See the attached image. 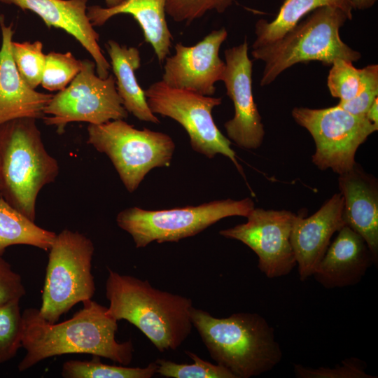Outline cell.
<instances>
[{
    "mask_svg": "<svg viewBox=\"0 0 378 378\" xmlns=\"http://www.w3.org/2000/svg\"><path fill=\"white\" fill-rule=\"evenodd\" d=\"M185 354L193 360L192 363H177L159 358L155 360L158 365L157 373L167 378H235L219 364L204 360L190 351H185Z\"/></svg>",
    "mask_w": 378,
    "mask_h": 378,
    "instance_id": "25",
    "label": "cell"
},
{
    "mask_svg": "<svg viewBox=\"0 0 378 378\" xmlns=\"http://www.w3.org/2000/svg\"><path fill=\"white\" fill-rule=\"evenodd\" d=\"M20 300L0 306V364L14 358L22 347V316Z\"/></svg>",
    "mask_w": 378,
    "mask_h": 378,
    "instance_id": "27",
    "label": "cell"
},
{
    "mask_svg": "<svg viewBox=\"0 0 378 378\" xmlns=\"http://www.w3.org/2000/svg\"><path fill=\"white\" fill-rule=\"evenodd\" d=\"M347 20L341 9L323 6L311 12L279 39L253 48V57L265 63L260 85L271 84L283 71L300 62L318 61L330 66L337 58L358 61L360 53L340 38V29Z\"/></svg>",
    "mask_w": 378,
    "mask_h": 378,
    "instance_id": "5",
    "label": "cell"
},
{
    "mask_svg": "<svg viewBox=\"0 0 378 378\" xmlns=\"http://www.w3.org/2000/svg\"><path fill=\"white\" fill-rule=\"evenodd\" d=\"M81 66L82 61L70 52H50L46 56L41 84L49 91H61L74 80Z\"/></svg>",
    "mask_w": 378,
    "mask_h": 378,
    "instance_id": "28",
    "label": "cell"
},
{
    "mask_svg": "<svg viewBox=\"0 0 378 378\" xmlns=\"http://www.w3.org/2000/svg\"><path fill=\"white\" fill-rule=\"evenodd\" d=\"M108 271L107 314L136 326L160 352L179 348L192 330V300L157 289L148 280Z\"/></svg>",
    "mask_w": 378,
    "mask_h": 378,
    "instance_id": "2",
    "label": "cell"
},
{
    "mask_svg": "<svg viewBox=\"0 0 378 378\" xmlns=\"http://www.w3.org/2000/svg\"><path fill=\"white\" fill-rule=\"evenodd\" d=\"M167 0H125L118 6L87 8L88 18L94 26H102L119 14L132 15L140 26L144 40L153 48L160 63L169 56L173 40L166 20Z\"/></svg>",
    "mask_w": 378,
    "mask_h": 378,
    "instance_id": "20",
    "label": "cell"
},
{
    "mask_svg": "<svg viewBox=\"0 0 378 378\" xmlns=\"http://www.w3.org/2000/svg\"><path fill=\"white\" fill-rule=\"evenodd\" d=\"M254 208V202L249 197L162 210L134 206L119 212L116 223L131 235L136 248H144L153 241L177 242L195 236L225 218H246Z\"/></svg>",
    "mask_w": 378,
    "mask_h": 378,
    "instance_id": "7",
    "label": "cell"
},
{
    "mask_svg": "<svg viewBox=\"0 0 378 378\" xmlns=\"http://www.w3.org/2000/svg\"><path fill=\"white\" fill-rule=\"evenodd\" d=\"M26 294L20 275L0 256V306L20 300Z\"/></svg>",
    "mask_w": 378,
    "mask_h": 378,
    "instance_id": "33",
    "label": "cell"
},
{
    "mask_svg": "<svg viewBox=\"0 0 378 378\" xmlns=\"http://www.w3.org/2000/svg\"><path fill=\"white\" fill-rule=\"evenodd\" d=\"M56 236L11 206L0 197V256L7 247L29 245L48 251Z\"/></svg>",
    "mask_w": 378,
    "mask_h": 378,
    "instance_id": "23",
    "label": "cell"
},
{
    "mask_svg": "<svg viewBox=\"0 0 378 378\" xmlns=\"http://www.w3.org/2000/svg\"><path fill=\"white\" fill-rule=\"evenodd\" d=\"M330 66L327 86L331 95L340 102L354 99L361 85L360 69L356 68L353 62L340 58L335 59Z\"/></svg>",
    "mask_w": 378,
    "mask_h": 378,
    "instance_id": "29",
    "label": "cell"
},
{
    "mask_svg": "<svg viewBox=\"0 0 378 378\" xmlns=\"http://www.w3.org/2000/svg\"><path fill=\"white\" fill-rule=\"evenodd\" d=\"M124 1L125 0H104L107 8H111L118 6Z\"/></svg>",
    "mask_w": 378,
    "mask_h": 378,
    "instance_id": "36",
    "label": "cell"
},
{
    "mask_svg": "<svg viewBox=\"0 0 378 378\" xmlns=\"http://www.w3.org/2000/svg\"><path fill=\"white\" fill-rule=\"evenodd\" d=\"M323 6H333L343 10L349 20L354 10L351 0H284L279 10L272 21L258 20L255 25V39L252 48H256L281 38L302 18Z\"/></svg>",
    "mask_w": 378,
    "mask_h": 378,
    "instance_id": "22",
    "label": "cell"
},
{
    "mask_svg": "<svg viewBox=\"0 0 378 378\" xmlns=\"http://www.w3.org/2000/svg\"><path fill=\"white\" fill-rule=\"evenodd\" d=\"M343 206V197L340 192L334 194L313 215L307 218L296 215L290 242L302 281L312 276L332 236L346 225Z\"/></svg>",
    "mask_w": 378,
    "mask_h": 378,
    "instance_id": "15",
    "label": "cell"
},
{
    "mask_svg": "<svg viewBox=\"0 0 378 378\" xmlns=\"http://www.w3.org/2000/svg\"><path fill=\"white\" fill-rule=\"evenodd\" d=\"M11 50L20 75L31 88L36 89L41 83L46 63L43 43L39 41L22 43L13 41Z\"/></svg>",
    "mask_w": 378,
    "mask_h": 378,
    "instance_id": "26",
    "label": "cell"
},
{
    "mask_svg": "<svg viewBox=\"0 0 378 378\" xmlns=\"http://www.w3.org/2000/svg\"><path fill=\"white\" fill-rule=\"evenodd\" d=\"M0 125L19 118H43L53 94L37 92L21 77L12 55L14 30L0 15Z\"/></svg>",
    "mask_w": 378,
    "mask_h": 378,
    "instance_id": "17",
    "label": "cell"
},
{
    "mask_svg": "<svg viewBox=\"0 0 378 378\" xmlns=\"http://www.w3.org/2000/svg\"><path fill=\"white\" fill-rule=\"evenodd\" d=\"M339 188L343 197L345 225L365 241L378 264V182L356 163L347 172L339 175Z\"/></svg>",
    "mask_w": 378,
    "mask_h": 378,
    "instance_id": "18",
    "label": "cell"
},
{
    "mask_svg": "<svg viewBox=\"0 0 378 378\" xmlns=\"http://www.w3.org/2000/svg\"><path fill=\"white\" fill-rule=\"evenodd\" d=\"M378 98H376L368 108L365 117L373 124L378 126Z\"/></svg>",
    "mask_w": 378,
    "mask_h": 378,
    "instance_id": "34",
    "label": "cell"
},
{
    "mask_svg": "<svg viewBox=\"0 0 378 378\" xmlns=\"http://www.w3.org/2000/svg\"><path fill=\"white\" fill-rule=\"evenodd\" d=\"M367 365L360 358L351 357L333 368H312L294 364L293 371L298 378H375L365 372Z\"/></svg>",
    "mask_w": 378,
    "mask_h": 378,
    "instance_id": "31",
    "label": "cell"
},
{
    "mask_svg": "<svg viewBox=\"0 0 378 378\" xmlns=\"http://www.w3.org/2000/svg\"><path fill=\"white\" fill-rule=\"evenodd\" d=\"M94 247L83 234L65 229L53 240L42 291L40 316L56 323L78 302L92 299L95 292L92 274Z\"/></svg>",
    "mask_w": 378,
    "mask_h": 378,
    "instance_id": "6",
    "label": "cell"
},
{
    "mask_svg": "<svg viewBox=\"0 0 378 378\" xmlns=\"http://www.w3.org/2000/svg\"><path fill=\"white\" fill-rule=\"evenodd\" d=\"M234 0H167L166 14L177 22L190 24L209 11L224 13Z\"/></svg>",
    "mask_w": 378,
    "mask_h": 378,
    "instance_id": "30",
    "label": "cell"
},
{
    "mask_svg": "<svg viewBox=\"0 0 378 378\" xmlns=\"http://www.w3.org/2000/svg\"><path fill=\"white\" fill-rule=\"evenodd\" d=\"M361 72V85L357 95L352 99L339 102L338 106L358 116L365 114L378 95V65L369 64Z\"/></svg>",
    "mask_w": 378,
    "mask_h": 378,
    "instance_id": "32",
    "label": "cell"
},
{
    "mask_svg": "<svg viewBox=\"0 0 378 378\" xmlns=\"http://www.w3.org/2000/svg\"><path fill=\"white\" fill-rule=\"evenodd\" d=\"M375 265L364 239L347 225L330 244L312 276L323 287L332 289L358 284Z\"/></svg>",
    "mask_w": 378,
    "mask_h": 378,
    "instance_id": "19",
    "label": "cell"
},
{
    "mask_svg": "<svg viewBox=\"0 0 378 378\" xmlns=\"http://www.w3.org/2000/svg\"><path fill=\"white\" fill-rule=\"evenodd\" d=\"M296 214L287 210L254 208L247 221L219 234L248 246L258 258V269L270 279L290 274L297 266L290 242Z\"/></svg>",
    "mask_w": 378,
    "mask_h": 378,
    "instance_id": "12",
    "label": "cell"
},
{
    "mask_svg": "<svg viewBox=\"0 0 378 378\" xmlns=\"http://www.w3.org/2000/svg\"><path fill=\"white\" fill-rule=\"evenodd\" d=\"M87 143L106 154L130 192L156 167H169L175 150L172 138L148 128L136 129L123 119L89 124Z\"/></svg>",
    "mask_w": 378,
    "mask_h": 378,
    "instance_id": "8",
    "label": "cell"
},
{
    "mask_svg": "<svg viewBox=\"0 0 378 378\" xmlns=\"http://www.w3.org/2000/svg\"><path fill=\"white\" fill-rule=\"evenodd\" d=\"M227 37L225 27L213 30L193 46L181 43L174 55L164 59L162 80L169 86L212 96L215 84L222 81L225 63L219 56L221 45Z\"/></svg>",
    "mask_w": 378,
    "mask_h": 378,
    "instance_id": "14",
    "label": "cell"
},
{
    "mask_svg": "<svg viewBox=\"0 0 378 378\" xmlns=\"http://www.w3.org/2000/svg\"><path fill=\"white\" fill-rule=\"evenodd\" d=\"M145 95L155 115L170 118L185 129L195 151L210 159L221 154L242 173L236 153L230 147L231 141L221 133L212 116L213 109L222 103L221 97L174 88L162 80L149 85Z\"/></svg>",
    "mask_w": 378,
    "mask_h": 378,
    "instance_id": "9",
    "label": "cell"
},
{
    "mask_svg": "<svg viewBox=\"0 0 378 378\" xmlns=\"http://www.w3.org/2000/svg\"><path fill=\"white\" fill-rule=\"evenodd\" d=\"M46 150L36 119L19 118L0 125V197L34 221L41 190L59 174Z\"/></svg>",
    "mask_w": 378,
    "mask_h": 378,
    "instance_id": "4",
    "label": "cell"
},
{
    "mask_svg": "<svg viewBox=\"0 0 378 378\" xmlns=\"http://www.w3.org/2000/svg\"><path fill=\"white\" fill-rule=\"evenodd\" d=\"M377 0H351L354 9L365 10L370 8Z\"/></svg>",
    "mask_w": 378,
    "mask_h": 378,
    "instance_id": "35",
    "label": "cell"
},
{
    "mask_svg": "<svg viewBox=\"0 0 378 378\" xmlns=\"http://www.w3.org/2000/svg\"><path fill=\"white\" fill-rule=\"evenodd\" d=\"M192 323L210 356L235 378H250L273 370L283 358L274 328L257 313L216 318L192 307Z\"/></svg>",
    "mask_w": 378,
    "mask_h": 378,
    "instance_id": "3",
    "label": "cell"
},
{
    "mask_svg": "<svg viewBox=\"0 0 378 378\" xmlns=\"http://www.w3.org/2000/svg\"><path fill=\"white\" fill-rule=\"evenodd\" d=\"M72 318L50 323L38 309L27 308L22 314V346L27 354L18 364L20 372L52 356L68 354H87L104 357L123 365H129L134 354L131 340H115L117 321L104 307L92 299Z\"/></svg>",
    "mask_w": 378,
    "mask_h": 378,
    "instance_id": "1",
    "label": "cell"
},
{
    "mask_svg": "<svg viewBox=\"0 0 378 378\" xmlns=\"http://www.w3.org/2000/svg\"><path fill=\"white\" fill-rule=\"evenodd\" d=\"M295 121L312 135L316 145L313 163L320 169L340 174L351 170L359 146L377 131L365 116H358L337 105L325 108L295 107Z\"/></svg>",
    "mask_w": 378,
    "mask_h": 378,
    "instance_id": "10",
    "label": "cell"
},
{
    "mask_svg": "<svg viewBox=\"0 0 378 378\" xmlns=\"http://www.w3.org/2000/svg\"><path fill=\"white\" fill-rule=\"evenodd\" d=\"M95 70L94 62L82 61L79 73L66 88L53 94L46 106L43 118L46 125L55 126L60 134L70 122L100 125L128 117L117 92L114 76L102 78Z\"/></svg>",
    "mask_w": 378,
    "mask_h": 378,
    "instance_id": "11",
    "label": "cell"
},
{
    "mask_svg": "<svg viewBox=\"0 0 378 378\" xmlns=\"http://www.w3.org/2000/svg\"><path fill=\"white\" fill-rule=\"evenodd\" d=\"M246 38L238 46L225 50V68L222 81L232 101L234 116L224 127L228 139L246 149L259 148L265 130L252 88L253 62L248 57Z\"/></svg>",
    "mask_w": 378,
    "mask_h": 378,
    "instance_id": "13",
    "label": "cell"
},
{
    "mask_svg": "<svg viewBox=\"0 0 378 378\" xmlns=\"http://www.w3.org/2000/svg\"><path fill=\"white\" fill-rule=\"evenodd\" d=\"M158 364L145 368H129L102 363L99 356L90 361L70 360L64 363L62 376L65 378H151L157 373Z\"/></svg>",
    "mask_w": 378,
    "mask_h": 378,
    "instance_id": "24",
    "label": "cell"
},
{
    "mask_svg": "<svg viewBox=\"0 0 378 378\" xmlns=\"http://www.w3.org/2000/svg\"><path fill=\"white\" fill-rule=\"evenodd\" d=\"M23 10L38 15L48 27L64 30L74 37L90 54L96 64L97 75L105 78L111 64L99 45V36L87 15L88 0H0Z\"/></svg>",
    "mask_w": 378,
    "mask_h": 378,
    "instance_id": "16",
    "label": "cell"
},
{
    "mask_svg": "<svg viewBox=\"0 0 378 378\" xmlns=\"http://www.w3.org/2000/svg\"><path fill=\"white\" fill-rule=\"evenodd\" d=\"M106 50L111 59L117 92L123 106L141 121L160 123L150 111L144 90L136 78L135 71L141 66L139 50L135 47L121 46L113 40L108 41Z\"/></svg>",
    "mask_w": 378,
    "mask_h": 378,
    "instance_id": "21",
    "label": "cell"
}]
</instances>
